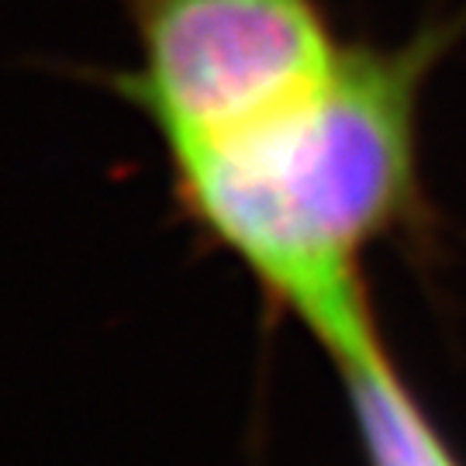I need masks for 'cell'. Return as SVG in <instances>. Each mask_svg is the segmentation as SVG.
<instances>
[{"label":"cell","mask_w":466,"mask_h":466,"mask_svg":"<svg viewBox=\"0 0 466 466\" xmlns=\"http://www.w3.org/2000/svg\"><path fill=\"white\" fill-rule=\"evenodd\" d=\"M446 25L346 46L318 94L232 135L167 152L173 198L339 367L380 352L360 259L415 200L418 107Z\"/></svg>","instance_id":"obj_1"},{"label":"cell","mask_w":466,"mask_h":466,"mask_svg":"<svg viewBox=\"0 0 466 466\" xmlns=\"http://www.w3.org/2000/svg\"><path fill=\"white\" fill-rule=\"evenodd\" d=\"M138 63L115 90L163 152L232 135L318 94L346 46L321 0H121Z\"/></svg>","instance_id":"obj_2"},{"label":"cell","mask_w":466,"mask_h":466,"mask_svg":"<svg viewBox=\"0 0 466 466\" xmlns=\"http://www.w3.org/2000/svg\"><path fill=\"white\" fill-rule=\"evenodd\" d=\"M356 400V415L367 432L373 466H452L425 418L400 390L383 352L342 367Z\"/></svg>","instance_id":"obj_3"}]
</instances>
